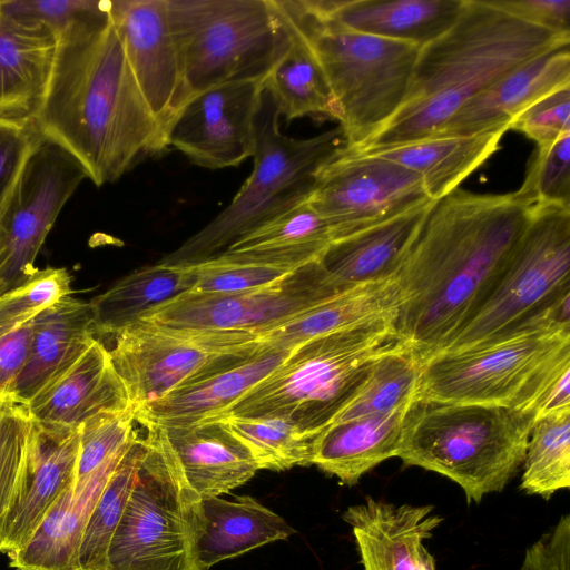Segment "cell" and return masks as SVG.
<instances>
[{
  "label": "cell",
  "instance_id": "cell-1",
  "mask_svg": "<svg viewBox=\"0 0 570 570\" xmlns=\"http://www.w3.org/2000/svg\"><path fill=\"white\" fill-rule=\"evenodd\" d=\"M533 206L517 191L460 188L434 203L395 275L396 335L422 363L441 352L487 298Z\"/></svg>",
  "mask_w": 570,
  "mask_h": 570
},
{
  "label": "cell",
  "instance_id": "cell-2",
  "mask_svg": "<svg viewBox=\"0 0 570 570\" xmlns=\"http://www.w3.org/2000/svg\"><path fill=\"white\" fill-rule=\"evenodd\" d=\"M38 131L68 150L98 187L168 149L128 65L109 10L58 37Z\"/></svg>",
  "mask_w": 570,
  "mask_h": 570
},
{
  "label": "cell",
  "instance_id": "cell-3",
  "mask_svg": "<svg viewBox=\"0 0 570 570\" xmlns=\"http://www.w3.org/2000/svg\"><path fill=\"white\" fill-rule=\"evenodd\" d=\"M570 45L569 35L522 21L487 0H463L452 27L421 47L396 114L352 154L435 135L468 100L521 63Z\"/></svg>",
  "mask_w": 570,
  "mask_h": 570
},
{
  "label": "cell",
  "instance_id": "cell-4",
  "mask_svg": "<svg viewBox=\"0 0 570 570\" xmlns=\"http://www.w3.org/2000/svg\"><path fill=\"white\" fill-rule=\"evenodd\" d=\"M569 306L489 341L429 357L422 363L416 400L499 405L535 414L547 389L570 368Z\"/></svg>",
  "mask_w": 570,
  "mask_h": 570
},
{
  "label": "cell",
  "instance_id": "cell-5",
  "mask_svg": "<svg viewBox=\"0 0 570 570\" xmlns=\"http://www.w3.org/2000/svg\"><path fill=\"white\" fill-rule=\"evenodd\" d=\"M535 420L533 412L505 406L415 400L396 458L449 478L468 503H479L522 468Z\"/></svg>",
  "mask_w": 570,
  "mask_h": 570
},
{
  "label": "cell",
  "instance_id": "cell-6",
  "mask_svg": "<svg viewBox=\"0 0 570 570\" xmlns=\"http://www.w3.org/2000/svg\"><path fill=\"white\" fill-rule=\"evenodd\" d=\"M394 323L382 320L296 345L224 416L279 417L318 435L357 394L375 361L401 342Z\"/></svg>",
  "mask_w": 570,
  "mask_h": 570
},
{
  "label": "cell",
  "instance_id": "cell-7",
  "mask_svg": "<svg viewBox=\"0 0 570 570\" xmlns=\"http://www.w3.org/2000/svg\"><path fill=\"white\" fill-rule=\"evenodd\" d=\"M315 53L340 107L346 150H357L396 114L421 47L352 30L315 0H277Z\"/></svg>",
  "mask_w": 570,
  "mask_h": 570
},
{
  "label": "cell",
  "instance_id": "cell-8",
  "mask_svg": "<svg viewBox=\"0 0 570 570\" xmlns=\"http://www.w3.org/2000/svg\"><path fill=\"white\" fill-rule=\"evenodd\" d=\"M279 118L264 89L250 175L227 207L160 262H203L252 228L308 198L318 169L345 146L342 129L338 126L312 138L296 139L281 132Z\"/></svg>",
  "mask_w": 570,
  "mask_h": 570
},
{
  "label": "cell",
  "instance_id": "cell-9",
  "mask_svg": "<svg viewBox=\"0 0 570 570\" xmlns=\"http://www.w3.org/2000/svg\"><path fill=\"white\" fill-rule=\"evenodd\" d=\"M168 12L189 99L222 83L265 80L287 40L275 0H168Z\"/></svg>",
  "mask_w": 570,
  "mask_h": 570
},
{
  "label": "cell",
  "instance_id": "cell-10",
  "mask_svg": "<svg viewBox=\"0 0 570 570\" xmlns=\"http://www.w3.org/2000/svg\"><path fill=\"white\" fill-rule=\"evenodd\" d=\"M145 430L146 451L110 541L106 570H197L202 499L167 450Z\"/></svg>",
  "mask_w": 570,
  "mask_h": 570
},
{
  "label": "cell",
  "instance_id": "cell-11",
  "mask_svg": "<svg viewBox=\"0 0 570 570\" xmlns=\"http://www.w3.org/2000/svg\"><path fill=\"white\" fill-rule=\"evenodd\" d=\"M569 297L570 207L534 205L493 288L441 352L500 336L553 312Z\"/></svg>",
  "mask_w": 570,
  "mask_h": 570
},
{
  "label": "cell",
  "instance_id": "cell-12",
  "mask_svg": "<svg viewBox=\"0 0 570 570\" xmlns=\"http://www.w3.org/2000/svg\"><path fill=\"white\" fill-rule=\"evenodd\" d=\"M110 336L114 344L107 350L134 411L247 357L257 343L244 332L179 331L142 320Z\"/></svg>",
  "mask_w": 570,
  "mask_h": 570
},
{
  "label": "cell",
  "instance_id": "cell-13",
  "mask_svg": "<svg viewBox=\"0 0 570 570\" xmlns=\"http://www.w3.org/2000/svg\"><path fill=\"white\" fill-rule=\"evenodd\" d=\"M86 178L76 157L38 131L0 212V296L37 272L35 259L48 233Z\"/></svg>",
  "mask_w": 570,
  "mask_h": 570
},
{
  "label": "cell",
  "instance_id": "cell-14",
  "mask_svg": "<svg viewBox=\"0 0 570 570\" xmlns=\"http://www.w3.org/2000/svg\"><path fill=\"white\" fill-rule=\"evenodd\" d=\"M345 289L316 259L265 287L230 294H180L139 321L179 331L246 332L257 338Z\"/></svg>",
  "mask_w": 570,
  "mask_h": 570
},
{
  "label": "cell",
  "instance_id": "cell-15",
  "mask_svg": "<svg viewBox=\"0 0 570 570\" xmlns=\"http://www.w3.org/2000/svg\"><path fill=\"white\" fill-rule=\"evenodd\" d=\"M307 200L328 225L333 242L434 202L416 173L344 147L318 169Z\"/></svg>",
  "mask_w": 570,
  "mask_h": 570
},
{
  "label": "cell",
  "instance_id": "cell-16",
  "mask_svg": "<svg viewBox=\"0 0 570 570\" xmlns=\"http://www.w3.org/2000/svg\"><path fill=\"white\" fill-rule=\"evenodd\" d=\"M263 94L264 79H247L193 96L168 130V147L208 169L240 165L256 148Z\"/></svg>",
  "mask_w": 570,
  "mask_h": 570
},
{
  "label": "cell",
  "instance_id": "cell-17",
  "mask_svg": "<svg viewBox=\"0 0 570 570\" xmlns=\"http://www.w3.org/2000/svg\"><path fill=\"white\" fill-rule=\"evenodd\" d=\"M110 19L136 83L167 139L189 99L168 0H112Z\"/></svg>",
  "mask_w": 570,
  "mask_h": 570
},
{
  "label": "cell",
  "instance_id": "cell-18",
  "mask_svg": "<svg viewBox=\"0 0 570 570\" xmlns=\"http://www.w3.org/2000/svg\"><path fill=\"white\" fill-rule=\"evenodd\" d=\"M33 424L22 482L0 521V552L8 556L29 542L58 498L76 481L80 430Z\"/></svg>",
  "mask_w": 570,
  "mask_h": 570
},
{
  "label": "cell",
  "instance_id": "cell-19",
  "mask_svg": "<svg viewBox=\"0 0 570 570\" xmlns=\"http://www.w3.org/2000/svg\"><path fill=\"white\" fill-rule=\"evenodd\" d=\"M39 426L80 430L89 420L134 409L107 346L98 338L26 406Z\"/></svg>",
  "mask_w": 570,
  "mask_h": 570
},
{
  "label": "cell",
  "instance_id": "cell-20",
  "mask_svg": "<svg viewBox=\"0 0 570 570\" xmlns=\"http://www.w3.org/2000/svg\"><path fill=\"white\" fill-rule=\"evenodd\" d=\"M140 425L167 450L200 499L228 493L262 470L250 449L222 420L188 425Z\"/></svg>",
  "mask_w": 570,
  "mask_h": 570
},
{
  "label": "cell",
  "instance_id": "cell-21",
  "mask_svg": "<svg viewBox=\"0 0 570 570\" xmlns=\"http://www.w3.org/2000/svg\"><path fill=\"white\" fill-rule=\"evenodd\" d=\"M289 351L258 343L249 356L237 363L188 380L164 397L134 411L135 421L164 426L219 420L272 373Z\"/></svg>",
  "mask_w": 570,
  "mask_h": 570
},
{
  "label": "cell",
  "instance_id": "cell-22",
  "mask_svg": "<svg viewBox=\"0 0 570 570\" xmlns=\"http://www.w3.org/2000/svg\"><path fill=\"white\" fill-rule=\"evenodd\" d=\"M569 46L554 48L513 68L461 106L433 136L510 129V122L531 104L570 86Z\"/></svg>",
  "mask_w": 570,
  "mask_h": 570
},
{
  "label": "cell",
  "instance_id": "cell-23",
  "mask_svg": "<svg viewBox=\"0 0 570 570\" xmlns=\"http://www.w3.org/2000/svg\"><path fill=\"white\" fill-rule=\"evenodd\" d=\"M57 47L58 38L46 24L0 8V120L35 121Z\"/></svg>",
  "mask_w": 570,
  "mask_h": 570
},
{
  "label": "cell",
  "instance_id": "cell-24",
  "mask_svg": "<svg viewBox=\"0 0 570 570\" xmlns=\"http://www.w3.org/2000/svg\"><path fill=\"white\" fill-rule=\"evenodd\" d=\"M342 518L352 528L363 570H416L423 541L443 521L433 505H395L370 495Z\"/></svg>",
  "mask_w": 570,
  "mask_h": 570
},
{
  "label": "cell",
  "instance_id": "cell-25",
  "mask_svg": "<svg viewBox=\"0 0 570 570\" xmlns=\"http://www.w3.org/2000/svg\"><path fill=\"white\" fill-rule=\"evenodd\" d=\"M27 356L16 380L12 402L26 406L88 348L97 332L90 302L70 296L31 322Z\"/></svg>",
  "mask_w": 570,
  "mask_h": 570
},
{
  "label": "cell",
  "instance_id": "cell-26",
  "mask_svg": "<svg viewBox=\"0 0 570 570\" xmlns=\"http://www.w3.org/2000/svg\"><path fill=\"white\" fill-rule=\"evenodd\" d=\"M127 446L63 491L29 542L9 554L13 569L80 570L78 552L87 521Z\"/></svg>",
  "mask_w": 570,
  "mask_h": 570
},
{
  "label": "cell",
  "instance_id": "cell-27",
  "mask_svg": "<svg viewBox=\"0 0 570 570\" xmlns=\"http://www.w3.org/2000/svg\"><path fill=\"white\" fill-rule=\"evenodd\" d=\"M434 203L332 242L322 264L346 288L395 277Z\"/></svg>",
  "mask_w": 570,
  "mask_h": 570
},
{
  "label": "cell",
  "instance_id": "cell-28",
  "mask_svg": "<svg viewBox=\"0 0 570 570\" xmlns=\"http://www.w3.org/2000/svg\"><path fill=\"white\" fill-rule=\"evenodd\" d=\"M229 501L219 497L200 500V528L195 543L197 570L267 543L285 540L295 530L278 514L249 495Z\"/></svg>",
  "mask_w": 570,
  "mask_h": 570
},
{
  "label": "cell",
  "instance_id": "cell-29",
  "mask_svg": "<svg viewBox=\"0 0 570 570\" xmlns=\"http://www.w3.org/2000/svg\"><path fill=\"white\" fill-rule=\"evenodd\" d=\"M343 26L423 47L448 31L463 0H315Z\"/></svg>",
  "mask_w": 570,
  "mask_h": 570
},
{
  "label": "cell",
  "instance_id": "cell-30",
  "mask_svg": "<svg viewBox=\"0 0 570 570\" xmlns=\"http://www.w3.org/2000/svg\"><path fill=\"white\" fill-rule=\"evenodd\" d=\"M411 404L387 414L328 424L316 438L312 464L343 484H356L376 465L397 456Z\"/></svg>",
  "mask_w": 570,
  "mask_h": 570
},
{
  "label": "cell",
  "instance_id": "cell-31",
  "mask_svg": "<svg viewBox=\"0 0 570 570\" xmlns=\"http://www.w3.org/2000/svg\"><path fill=\"white\" fill-rule=\"evenodd\" d=\"M399 293L395 277L345 289L291 320L257 335L258 343L292 350L306 341L368 324L396 318Z\"/></svg>",
  "mask_w": 570,
  "mask_h": 570
},
{
  "label": "cell",
  "instance_id": "cell-32",
  "mask_svg": "<svg viewBox=\"0 0 570 570\" xmlns=\"http://www.w3.org/2000/svg\"><path fill=\"white\" fill-rule=\"evenodd\" d=\"M508 130L432 136L362 155H375L416 173L430 199L436 202L459 188L470 174L500 149V141Z\"/></svg>",
  "mask_w": 570,
  "mask_h": 570
},
{
  "label": "cell",
  "instance_id": "cell-33",
  "mask_svg": "<svg viewBox=\"0 0 570 570\" xmlns=\"http://www.w3.org/2000/svg\"><path fill=\"white\" fill-rule=\"evenodd\" d=\"M275 1L286 23L287 40L264 80L265 91L286 121L302 117L340 121V107L315 53Z\"/></svg>",
  "mask_w": 570,
  "mask_h": 570
},
{
  "label": "cell",
  "instance_id": "cell-34",
  "mask_svg": "<svg viewBox=\"0 0 570 570\" xmlns=\"http://www.w3.org/2000/svg\"><path fill=\"white\" fill-rule=\"evenodd\" d=\"M332 242L328 225L305 199L243 234L222 254L297 268L321 259Z\"/></svg>",
  "mask_w": 570,
  "mask_h": 570
},
{
  "label": "cell",
  "instance_id": "cell-35",
  "mask_svg": "<svg viewBox=\"0 0 570 570\" xmlns=\"http://www.w3.org/2000/svg\"><path fill=\"white\" fill-rule=\"evenodd\" d=\"M195 282L191 265L158 264L137 269L90 301L97 336L112 335L146 313L187 293Z\"/></svg>",
  "mask_w": 570,
  "mask_h": 570
},
{
  "label": "cell",
  "instance_id": "cell-36",
  "mask_svg": "<svg viewBox=\"0 0 570 570\" xmlns=\"http://www.w3.org/2000/svg\"><path fill=\"white\" fill-rule=\"evenodd\" d=\"M146 446L145 436L135 431L87 521L78 552L80 570H106L109 544L125 511Z\"/></svg>",
  "mask_w": 570,
  "mask_h": 570
},
{
  "label": "cell",
  "instance_id": "cell-37",
  "mask_svg": "<svg viewBox=\"0 0 570 570\" xmlns=\"http://www.w3.org/2000/svg\"><path fill=\"white\" fill-rule=\"evenodd\" d=\"M421 368L419 356L397 343L375 361L361 390L332 423L387 414L410 405L416 400Z\"/></svg>",
  "mask_w": 570,
  "mask_h": 570
},
{
  "label": "cell",
  "instance_id": "cell-38",
  "mask_svg": "<svg viewBox=\"0 0 570 570\" xmlns=\"http://www.w3.org/2000/svg\"><path fill=\"white\" fill-rule=\"evenodd\" d=\"M520 489L549 500L570 488V407L535 420L524 461Z\"/></svg>",
  "mask_w": 570,
  "mask_h": 570
},
{
  "label": "cell",
  "instance_id": "cell-39",
  "mask_svg": "<svg viewBox=\"0 0 570 570\" xmlns=\"http://www.w3.org/2000/svg\"><path fill=\"white\" fill-rule=\"evenodd\" d=\"M219 420L250 449L262 470L312 465L318 435L279 417L224 416Z\"/></svg>",
  "mask_w": 570,
  "mask_h": 570
},
{
  "label": "cell",
  "instance_id": "cell-40",
  "mask_svg": "<svg viewBox=\"0 0 570 570\" xmlns=\"http://www.w3.org/2000/svg\"><path fill=\"white\" fill-rule=\"evenodd\" d=\"M195 282L188 293L230 294L268 286L296 268L224 255L191 264ZM298 268V267H297Z\"/></svg>",
  "mask_w": 570,
  "mask_h": 570
},
{
  "label": "cell",
  "instance_id": "cell-41",
  "mask_svg": "<svg viewBox=\"0 0 570 570\" xmlns=\"http://www.w3.org/2000/svg\"><path fill=\"white\" fill-rule=\"evenodd\" d=\"M517 193L531 205L570 207V134L537 146Z\"/></svg>",
  "mask_w": 570,
  "mask_h": 570
},
{
  "label": "cell",
  "instance_id": "cell-42",
  "mask_svg": "<svg viewBox=\"0 0 570 570\" xmlns=\"http://www.w3.org/2000/svg\"><path fill=\"white\" fill-rule=\"evenodd\" d=\"M70 283L66 268H38L26 283L0 296V333L27 325L42 311L70 296Z\"/></svg>",
  "mask_w": 570,
  "mask_h": 570
},
{
  "label": "cell",
  "instance_id": "cell-43",
  "mask_svg": "<svg viewBox=\"0 0 570 570\" xmlns=\"http://www.w3.org/2000/svg\"><path fill=\"white\" fill-rule=\"evenodd\" d=\"M33 421L24 406H0V521L10 509L24 474Z\"/></svg>",
  "mask_w": 570,
  "mask_h": 570
},
{
  "label": "cell",
  "instance_id": "cell-44",
  "mask_svg": "<svg viewBox=\"0 0 570 570\" xmlns=\"http://www.w3.org/2000/svg\"><path fill=\"white\" fill-rule=\"evenodd\" d=\"M134 409L121 413L102 414L80 428L76 481L94 473L121 452L135 433Z\"/></svg>",
  "mask_w": 570,
  "mask_h": 570
},
{
  "label": "cell",
  "instance_id": "cell-45",
  "mask_svg": "<svg viewBox=\"0 0 570 570\" xmlns=\"http://www.w3.org/2000/svg\"><path fill=\"white\" fill-rule=\"evenodd\" d=\"M109 0H0L6 12L39 21L58 37L75 24L109 10Z\"/></svg>",
  "mask_w": 570,
  "mask_h": 570
},
{
  "label": "cell",
  "instance_id": "cell-46",
  "mask_svg": "<svg viewBox=\"0 0 570 570\" xmlns=\"http://www.w3.org/2000/svg\"><path fill=\"white\" fill-rule=\"evenodd\" d=\"M538 145H544L570 134V86L557 89L525 108L511 122Z\"/></svg>",
  "mask_w": 570,
  "mask_h": 570
},
{
  "label": "cell",
  "instance_id": "cell-47",
  "mask_svg": "<svg viewBox=\"0 0 570 570\" xmlns=\"http://www.w3.org/2000/svg\"><path fill=\"white\" fill-rule=\"evenodd\" d=\"M38 135L33 122L0 120V212L11 193Z\"/></svg>",
  "mask_w": 570,
  "mask_h": 570
},
{
  "label": "cell",
  "instance_id": "cell-48",
  "mask_svg": "<svg viewBox=\"0 0 570 570\" xmlns=\"http://www.w3.org/2000/svg\"><path fill=\"white\" fill-rule=\"evenodd\" d=\"M491 6L542 29L570 36V0H487Z\"/></svg>",
  "mask_w": 570,
  "mask_h": 570
},
{
  "label": "cell",
  "instance_id": "cell-49",
  "mask_svg": "<svg viewBox=\"0 0 570 570\" xmlns=\"http://www.w3.org/2000/svg\"><path fill=\"white\" fill-rule=\"evenodd\" d=\"M520 570H570V514L527 549Z\"/></svg>",
  "mask_w": 570,
  "mask_h": 570
},
{
  "label": "cell",
  "instance_id": "cell-50",
  "mask_svg": "<svg viewBox=\"0 0 570 570\" xmlns=\"http://www.w3.org/2000/svg\"><path fill=\"white\" fill-rule=\"evenodd\" d=\"M30 335V323L0 333V406L13 403L12 391L27 356Z\"/></svg>",
  "mask_w": 570,
  "mask_h": 570
},
{
  "label": "cell",
  "instance_id": "cell-51",
  "mask_svg": "<svg viewBox=\"0 0 570 570\" xmlns=\"http://www.w3.org/2000/svg\"><path fill=\"white\" fill-rule=\"evenodd\" d=\"M416 570H435V560L424 546L420 548Z\"/></svg>",
  "mask_w": 570,
  "mask_h": 570
}]
</instances>
